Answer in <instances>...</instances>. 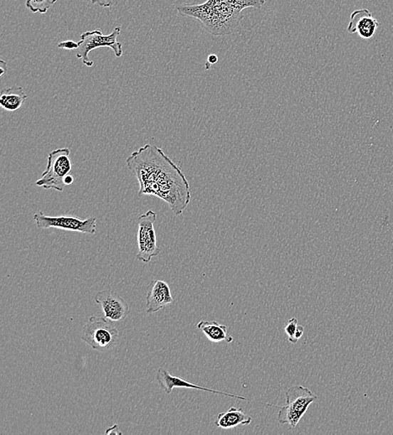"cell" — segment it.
<instances>
[{"mask_svg":"<svg viewBox=\"0 0 393 435\" xmlns=\"http://www.w3.org/2000/svg\"><path fill=\"white\" fill-rule=\"evenodd\" d=\"M96 304L101 306L105 318L112 321H121L127 318L130 309L124 298L110 290L99 291L94 297Z\"/></svg>","mask_w":393,"mask_h":435,"instance_id":"cell-9","label":"cell"},{"mask_svg":"<svg viewBox=\"0 0 393 435\" xmlns=\"http://www.w3.org/2000/svg\"><path fill=\"white\" fill-rule=\"evenodd\" d=\"M155 380L157 381L160 389L163 390L168 394H172L174 389H192L211 392H213V394L229 396L231 397V398L239 399L241 400H248V399L245 398L243 396L229 394V392L217 391L215 390L208 389V387L192 384V382L184 380L181 377L170 375V373L167 370H165L163 367L159 368Z\"/></svg>","mask_w":393,"mask_h":435,"instance_id":"cell-10","label":"cell"},{"mask_svg":"<svg viewBox=\"0 0 393 435\" xmlns=\"http://www.w3.org/2000/svg\"><path fill=\"white\" fill-rule=\"evenodd\" d=\"M74 182V179L72 176V175H68V176H66V178H65V183L66 186H70V184H72Z\"/></svg>","mask_w":393,"mask_h":435,"instance_id":"cell-22","label":"cell"},{"mask_svg":"<svg viewBox=\"0 0 393 435\" xmlns=\"http://www.w3.org/2000/svg\"><path fill=\"white\" fill-rule=\"evenodd\" d=\"M157 220V215L153 210H149L139 217L138 240L139 252L136 258L144 263H149L154 257H157L161 249L157 244L154 224Z\"/></svg>","mask_w":393,"mask_h":435,"instance_id":"cell-8","label":"cell"},{"mask_svg":"<svg viewBox=\"0 0 393 435\" xmlns=\"http://www.w3.org/2000/svg\"><path fill=\"white\" fill-rule=\"evenodd\" d=\"M7 72V63L4 60H0V77Z\"/></svg>","mask_w":393,"mask_h":435,"instance_id":"cell-21","label":"cell"},{"mask_svg":"<svg viewBox=\"0 0 393 435\" xmlns=\"http://www.w3.org/2000/svg\"><path fill=\"white\" fill-rule=\"evenodd\" d=\"M37 228L58 229L84 235H94L97 231V218L82 220L75 216H49L40 211L33 216Z\"/></svg>","mask_w":393,"mask_h":435,"instance_id":"cell-7","label":"cell"},{"mask_svg":"<svg viewBox=\"0 0 393 435\" xmlns=\"http://www.w3.org/2000/svg\"><path fill=\"white\" fill-rule=\"evenodd\" d=\"M197 326L211 343H219L226 341L227 343H231L234 342V338L227 333L226 326L220 324L216 321H201Z\"/></svg>","mask_w":393,"mask_h":435,"instance_id":"cell-14","label":"cell"},{"mask_svg":"<svg viewBox=\"0 0 393 435\" xmlns=\"http://www.w3.org/2000/svg\"><path fill=\"white\" fill-rule=\"evenodd\" d=\"M265 0H206L200 4L177 8L179 16L196 18L206 31L215 36L233 34L243 20L247 8H262Z\"/></svg>","mask_w":393,"mask_h":435,"instance_id":"cell-2","label":"cell"},{"mask_svg":"<svg viewBox=\"0 0 393 435\" xmlns=\"http://www.w3.org/2000/svg\"><path fill=\"white\" fill-rule=\"evenodd\" d=\"M90 1L103 8H110L113 4V0H90Z\"/></svg>","mask_w":393,"mask_h":435,"instance_id":"cell-19","label":"cell"},{"mask_svg":"<svg viewBox=\"0 0 393 435\" xmlns=\"http://www.w3.org/2000/svg\"><path fill=\"white\" fill-rule=\"evenodd\" d=\"M217 63H219V58H217V55L214 54L210 55L209 56H208L207 63L206 64V69L208 68V65H209V64L211 65H214Z\"/></svg>","mask_w":393,"mask_h":435,"instance_id":"cell-20","label":"cell"},{"mask_svg":"<svg viewBox=\"0 0 393 435\" xmlns=\"http://www.w3.org/2000/svg\"><path fill=\"white\" fill-rule=\"evenodd\" d=\"M318 400V397L308 387L301 385H295L290 387L286 392L285 406H276L281 409L278 415V422L281 424L290 425L295 429L299 424L303 416L305 414L309 407Z\"/></svg>","mask_w":393,"mask_h":435,"instance_id":"cell-3","label":"cell"},{"mask_svg":"<svg viewBox=\"0 0 393 435\" xmlns=\"http://www.w3.org/2000/svg\"><path fill=\"white\" fill-rule=\"evenodd\" d=\"M58 48L63 50H78L79 48L78 43H75L73 41H61V43L58 45Z\"/></svg>","mask_w":393,"mask_h":435,"instance_id":"cell-18","label":"cell"},{"mask_svg":"<svg viewBox=\"0 0 393 435\" xmlns=\"http://www.w3.org/2000/svg\"><path fill=\"white\" fill-rule=\"evenodd\" d=\"M298 321H298V319L295 318H291L290 321H288L285 328H284V331H285V333L288 335V341L293 344H295L298 343V341H299V340L296 338L298 331L300 329V325L298 324Z\"/></svg>","mask_w":393,"mask_h":435,"instance_id":"cell-17","label":"cell"},{"mask_svg":"<svg viewBox=\"0 0 393 435\" xmlns=\"http://www.w3.org/2000/svg\"><path fill=\"white\" fill-rule=\"evenodd\" d=\"M173 301L172 291L167 282L155 280L150 284L146 296L147 313H156Z\"/></svg>","mask_w":393,"mask_h":435,"instance_id":"cell-12","label":"cell"},{"mask_svg":"<svg viewBox=\"0 0 393 435\" xmlns=\"http://www.w3.org/2000/svg\"><path fill=\"white\" fill-rule=\"evenodd\" d=\"M121 34V27L117 26L110 35H103L101 30H95L83 33L78 42L79 48L77 51V58L83 61L88 68H92L93 61L89 58L90 52L98 48H110L120 58L122 55V45L117 41L118 36Z\"/></svg>","mask_w":393,"mask_h":435,"instance_id":"cell-6","label":"cell"},{"mask_svg":"<svg viewBox=\"0 0 393 435\" xmlns=\"http://www.w3.org/2000/svg\"><path fill=\"white\" fill-rule=\"evenodd\" d=\"M140 183L139 195H153L167 203L175 216L182 215L192 200L189 184L177 164L157 146L146 144L126 159Z\"/></svg>","mask_w":393,"mask_h":435,"instance_id":"cell-1","label":"cell"},{"mask_svg":"<svg viewBox=\"0 0 393 435\" xmlns=\"http://www.w3.org/2000/svg\"><path fill=\"white\" fill-rule=\"evenodd\" d=\"M27 99V95L21 87L3 89L0 95V106L7 112H16Z\"/></svg>","mask_w":393,"mask_h":435,"instance_id":"cell-15","label":"cell"},{"mask_svg":"<svg viewBox=\"0 0 393 435\" xmlns=\"http://www.w3.org/2000/svg\"><path fill=\"white\" fill-rule=\"evenodd\" d=\"M58 0H26V6L32 13L46 14Z\"/></svg>","mask_w":393,"mask_h":435,"instance_id":"cell-16","label":"cell"},{"mask_svg":"<svg viewBox=\"0 0 393 435\" xmlns=\"http://www.w3.org/2000/svg\"><path fill=\"white\" fill-rule=\"evenodd\" d=\"M253 418L245 414L243 410L231 407L226 412L221 413L217 416L215 424L217 427L229 429L239 426V425H248L252 423Z\"/></svg>","mask_w":393,"mask_h":435,"instance_id":"cell-13","label":"cell"},{"mask_svg":"<svg viewBox=\"0 0 393 435\" xmlns=\"http://www.w3.org/2000/svg\"><path fill=\"white\" fill-rule=\"evenodd\" d=\"M118 330L111 320L93 316L83 326L80 338L98 352H107L115 346Z\"/></svg>","mask_w":393,"mask_h":435,"instance_id":"cell-5","label":"cell"},{"mask_svg":"<svg viewBox=\"0 0 393 435\" xmlns=\"http://www.w3.org/2000/svg\"><path fill=\"white\" fill-rule=\"evenodd\" d=\"M73 170L70 151L68 148L58 149L52 151L47 158L46 171L38 179L37 186L46 189H55L63 192L66 186L65 178Z\"/></svg>","mask_w":393,"mask_h":435,"instance_id":"cell-4","label":"cell"},{"mask_svg":"<svg viewBox=\"0 0 393 435\" xmlns=\"http://www.w3.org/2000/svg\"><path fill=\"white\" fill-rule=\"evenodd\" d=\"M379 22L367 9H357L350 16L347 31L357 34L363 40H370L375 36Z\"/></svg>","mask_w":393,"mask_h":435,"instance_id":"cell-11","label":"cell"}]
</instances>
